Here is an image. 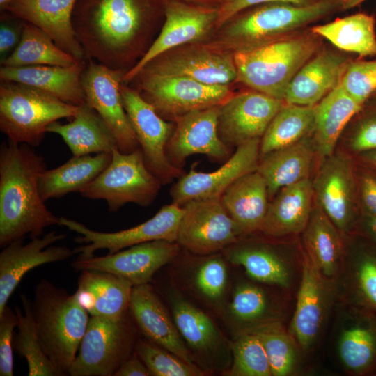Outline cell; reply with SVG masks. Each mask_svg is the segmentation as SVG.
<instances>
[{
    "instance_id": "1",
    "label": "cell",
    "mask_w": 376,
    "mask_h": 376,
    "mask_svg": "<svg viewBox=\"0 0 376 376\" xmlns=\"http://www.w3.org/2000/svg\"><path fill=\"white\" fill-rule=\"evenodd\" d=\"M162 15L164 0H77L72 22L86 59L126 72L148 51Z\"/></svg>"
},
{
    "instance_id": "2",
    "label": "cell",
    "mask_w": 376,
    "mask_h": 376,
    "mask_svg": "<svg viewBox=\"0 0 376 376\" xmlns=\"http://www.w3.org/2000/svg\"><path fill=\"white\" fill-rule=\"evenodd\" d=\"M46 169L43 157L24 143L3 142L0 148V246L41 236L50 226L59 225L45 205L39 179Z\"/></svg>"
},
{
    "instance_id": "3",
    "label": "cell",
    "mask_w": 376,
    "mask_h": 376,
    "mask_svg": "<svg viewBox=\"0 0 376 376\" xmlns=\"http://www.w3.org/2000/svg\"><path fill=\"white\" fill-rule=\"evenodd\" d=\"M340 10V1L320 0L307 6L284 1L261 3L235 15L207 42L233 54L306 29Z\"/></svg>"
},
{
    "instance_id": "4",
    "label": "cell",
    "mask_w": 376,
    "mask_h": 376,
    "mask_svg": "<svg viewBox=\"0 0 376 376\" xmlns=\"http://www.w3.org/2000/svg\"><path fill=\"white\" fill-rule=\"evenodd\" d=\"M310 28L234 53L237 81L252 90L283 100L299 70L322 47ZM284 102V101H283Z\"/></svg>"
},
{
    "instance_id": "5",
    "label": "cell",
    "mask_w": 376,
    "mask_h": 376,
    "mask_svg": "<svg viewBox=\"0 0 376 376\" xmlns=\"http://www.w3.org/2000/svg\"><path fill=\"white\" fill-rule=\"evenodd\" d=\"M31 306L45 354L63 376L68 375L90 315L74 294L45 279L36 284Z\"/></svg>"
},
{
    "instance_id": "6",
    "label": "cell",
    "mask_w": 376,
    "mask_h": 376,
    "mask_svg": "<svg viewBox=\"0 0 376 376\" xmlns=\"http://www.w3.org/2000/svg\"><path fill=\"white\" fill-rule=\"evenodd\" d=\"M78 107L32 86L1 81L0 130L13 143L39 146L47 127L61 118H74Z\"/></svg>"
},
{
    "instance_id": "7",
    "label": "cell",
    "mask_w": 376,
    "mask_h": 376,
    "mask_svg": "<svg viewBox=\"0 0 376 376\" xmlns=\"http://www.w3.org/2000/svg\"><path fill=\"white\" fill-rule=\"evenodd\" d=\"M162 185L147 167L140 148L129 153L115 148L108 166L79 194L86 198L104 200L109 210L116 212L129 203L150 205Z\"/></svg>"
},
{
    "instance_id": "8",
    "label": "cell",
    "mask_w": 376,
    "mask_h": 376,
    "mask_svg": "<svg viewBox=\"0 0 376 376\" xmlns=\"http://www.w3.org/2000/svg\"><path fill=\"white\" fill-rule=\"evenodd\" d=\"M128 311L118 319L90 317L69 375L113 376L136 345Z\"/></svg>"
},
{
    "instance_id": "9",
    "label": "cell",
    "mask_w": 376,
    "mask_h": 376,
    "mask_svg": "<svg viewBox=\"0 0 376 376\" xmlns=\"http://www.w3.org/2000/svg\"><path fill=\"white\" fill-rule=\"evenodd\" d=\"M141 96L163 118L218 106L233 93L229 85H211L176 76L141 71L132 80Z\"/></svg>"
},
{
    "instance_id": "10",
    "label": "cell",
    "mask_w": 376,
    "mask_h": 376,
    "mask_svg": "<svg viewBox=\"0 0 376 376\" xmlns=\"http://www.w3.org/2000/svg\"><path fill=\"white\" fill-rule=\"evenodd\" d=\"M183 207L175 203L164 205L152 218L130 228L106 233L91 230L84 224L60 217L59 225L79 234L74 240L82 245L74 249L79 258L94 256L100 249L113 253L131 246L155 240L176 242Z\"/></svg>"
},
{
    "instance_id": "11",
    "label": "cell",
    "mask_w": 376,
    "mask_h": 376,
    "mask_svg": "<svg viewBox=\"0 0 376 376\" xmlns=\"http://www.w3.org/2000/svg\"><path fill=\"white\" fill-rule=\"evenodd\" d=\"M120 91L125 110L136 134L148 169L161 181L168 184L185 173L168 159L166 147L174 125L159 115L140 92L121 83Z\"/></svg>"
},
{
    "instance_id": "12",
    "label": "cell",
    "mask_w": 376,
    "mask_h": 376,
    "mask_svg": "<svg viewBox=\"0 0 376 376\" xmlns=\"http://www.w3.org/2000/svg\"><path fill=\"white\" fill-rule=\"evenodd\" d=\"M184 213L176 242L193 253L207 256L223 251L241 236L221 198L191 200Z\"/></svg>"
},
{
    "instance_id": "13",
    "label": "cell",
    "mask_w": 376,
    "mask_h": 376,
    "mask_svg": "<svg viewBox=\"0 0 376 376\" xmlns=\"http://www.w3.org/2000/svg\"><path fill=\"white\" fill-rule=\"evenodd\" d=\"M313 180L314 200L342 235L351 233L360 214L357 168L350 157L333 153L322 159Z\"/></svg>"
},
{
    "instance_id": "14",
    "label": "cell",
    "mask_w": 376,
    "mask_h": 376,
    "mask_svg": "<svg viewBox=\"0 0 376 376\" xmlns=\"http://www.w3.org/2000/svg\"><path fill=\"white\" fill-rule=\"evenodd\" d=\"M142 70L211 85H229L237 81L233 55L201 42L167 51L148 63Z\"/></svg>"
},
{
    "instance_id": "15",
    "label": "cell",
    "mask_w": 376,
    "mask_h": 376,
    "mask_svg": "<svg viewBox=\"0 0 376 376\" xmlns=\"http://www.w3.org/2000/svg\"><path fill=\"white\" fill-rule=\"evenodd\" d=\"M125 72L87 59L81 81L85 101L100 116L114 135L118 150L131 152L139 145L125 110L120 86Z\"/></svg>"
},
{
    "instance_id": "16",
    "label": "cell",
    "mask_w": 376,
    "mask_h": 376,
    "mask_svg": "<svg viewBox=\"0 0 376 376\" xmlns=\"http://www.w3.org/2000/svg\"><path fill=\"white\" fill-rule=\"evenodd\" d=\"M219 8L164 1V22L146 54L127 72L123 83L131 82L157 56L185 45L201 42L215 31Z\"/></svg>"
},
{
    "instance_id": "17",
    "label": "cell",
    "mask_w": 376,
    "mask_h": 376,
    "mask_svg": "<svg viewBox=\"0 0 376 376\" xmlns=\"http://www.w3.org/2000/svg\"><path fill=\"white\" fill-rule=\"evenodd\" d=\"M303 251L301 281L289 333L306 350L320 335L337 289L336 279L324 276Z\"/></svg>"
},
{
    "instance_id": "18",
    "label": "cell",
    "mask_w": 376,
    "mask_h": 376,
    "mask_svg": "<svg viewBox=\"0 0 376 376\" xmlns=\"http://www.w3.org/2000/svg\"><path fill=\"white\" fill-rule=\"evenodd\" d=\"M260 144V139L242 144L221 167L212 172L196 171L191 167L172 186V203L182 206L191 200L221 198L237 180L257 171Z\"/></svg>"
},
{
    "instance_id": "19",
    "label": "cell",
    "mask_w": 376,
    "mask_h": 376,
    "mask_svg": "<svg viewBox=\"0 0 376 376\" xmlns=\"http://www.w3.org/2000/svg\"><path fill=\"white\" fill-rule=\"evenodd\" d=\"M284 102L252 90L233 94L219 105L218 132L230 148L261 139Z\"/></svg>"
},
{
    "instance_id": "20",
    "label": "cell",
    "mask_w": 376,
    "mask_h": 376,
    "mask_svg": "<svg viewBox=\"0 0 376 376\" xmlns=\"http://www.w3.org/2000/svg\"><path fill=\"white\" fill-rule=\"evenodd\" d=\"M180 250L177 242L155 240L104 256L78 257L72 266L78 271L93 269L109 272L128 280L134 286L149 283L155 273L174 259Z\"/></svg>"
},
{
    "instance_id": "21",
    "label": "cell",
    "mask_w": 376,
    "mask_h": 376,
    "mask_svg": "<svg viewBox=\"0 0 376 376\" xmlns=\"http://www.w3.org/2000/svg\"><path fill=\"white\" fill-rule=\"evenodd\" d=\"M219 105L196 111L174 119L175 126L166 147L169 162L182 169L185 159L196 154L214 161L227 160L230 148L218 132Z\"/></svg>"
},
{
    "instance_id": "22",
    "label": "cell",
    "mask_w": 376,
    "mask_h": 376,
    "mask_svg": "<svg viewBox=\"0 0 376 376\" xmlns=\"http://www.w3.org/2000/svg\"><path fill=\"white\" fill-rule=\"evenodd\" d=\"M55 230L32 238L23 244V239L3 247L0 253V313L7 306L12 293L24 276L42 265L61 262L76 254L64 246H51L65 237Z\"/></svg>"
},
{
    "instance_id": "23",
    "label": "cell",
    "mask_w": 376,
    "mask_h": 376,
    "mask_svg": "<svg viewBox=\"0 0 376 376\" xmlns=\"http://www.w3.org/2000/svg\"><path fill=\"white\" fill-rule=\"evenodd\" d=\"M352 58L338 49L322 47L288 85L285 103L315 106L337 87Z\"/></svg>"
},
{
    "instance_id": "24",
    "label": "cell",
    "mask_w": 376,
    "mask_h": 376,
    "mask_svg": "<svg viewBox=\"0 0 376 376\" xmlns=\"http://www.w3.org/2000/svg\"><path fill=\"white\" fill-rule=\"evenodd\" d=\"M170 302L173 320L189 349L209 367L225 365L230 344L210 317L178 293L171 295Z\"/></svg>"
},
{
    "instance_id": "25",
    "label": "cell",
    "mask_w": 376,
    "mask_h": 376,
    "mask_svg": "<svg viewBox=\"0 0 376 376\" xmlns=\"http://www.w3.org/2000/svg\"><path fill=\"white\" fill-rule=\"evenodd\" d=\"M129 310L141 333L152 343L196 364V359L170 318L154 288L149 284L134 285Z\"/></svg>"
},
{
    "instance_id": "26",
    "label": "cell",
    "mask_w": 376,
    "mask_h": 376,
    "mask_svg": "<svg viewBox=\"0 0 376 376\" xmlns=\"http://www.w3.org/2000/svg\"><path fill=\"white\" fill-rule=\"evenodd\" d=\"M77 0H13L1 11H8L47 33L55 43L77 61H86L72 22Z\"/></svg>"
},
{
    "instance_id": "27",
    "label": "cell",
    "mask_w": 376,
    "mask_h": 376,
    "mask_svg": "<svg viewBox=\"0 0 376 376\" xmlns=\"http://www.w3.org/2000/svg\"><path fill=\"white\" fill-rule=\"evenodd\" d=\"M133 288L130 281L116 274L84 269L74 295L91 316L118 319L129 310Z\"/></svg>"
},
{
    "instance_id": "28",
    "label": "cell",
    "mask_w": 376,
    "mask_h": 376,
    "mask_svg": "<svg viewBox=\"0 0 376 376\" xmlns=\"http://www.w3.org/2000/svg\"><path fill=\"white\" fill-rule=\"evenodd\" d=\"M86 63L87 60L80 61L71 66L1 65L0 79L32 86L64 102L79 106L86 102L81 77Z\"/></svg>"
},
{
    "instance_id": "29",
    "label": "cell",
    "mask_w": 376,
    "mask_h": 376,
    "mask_svg": "<svg viewBox=\"0 0 376 376\" xmlns=\"http://www.w3.org/2000/svg\"><path fill=\"white\" fill-rule=\"evenodd\" d=\"M313 205V182L309 178L282 188L269 203L260 232L272 237L303 233Z\"/></svg>"
},
{
    "instance_id": "30",
    "label": "cell",
    "mask_w": 376,
    "mask_h": 376,
    "mask_svg": "<svg viewBox=\"0 0 376 376\" xmlns=\"http://www.w3.org/2000/svg\"><path fill=\"white\" fill-rule=\"evenodd\" d=\"M337 343L339 359L354 375L372 372L376 366V315L352 306Z\"/></svg>"
},
{
    "instance_id": "31",
    "label": "cell",
    "mask_w": 376,
    "mask_h": 376,
    "mask_svg": "<svg viewBox=\"0 0 376 376\" xmlns=\"http://www.w3.org/2000/svg\"><path fill=\"white\" fill-rule=\"evenodd\" d=\"M46 131L59 135L73 156L112 152L118 148L112 132L97 112L86 102L78 107L77 114L70 123L61 124L55 121Z\"/></svg>"
},
{
    "instance_id": "32",
    "label": "cell",
    "mask_w": 376,
    "mask_h": 376,
    "mask_svg": "<svg viewBox=\"0 0 376 376\" xmlns=\"http://www.w3.org/2000/svg\"><path fill=\"white\" fill-rule=\"evenodd\" d=\"M221 199L241 235L260 231L269 206V194L266 182L258 171L237 180Z\"/></svg>"
},
{
    "instance_id": "33",
    "label": "cell",
    "mask_w": 376,
    "mask_h": 376,
    "mask_svg": "<svg viewBox=\"0 0 376 376\" xmlns=\"http://www.w3.org/2000/svg\"><path fill=\"white\" fill-rule=\"evenodd\" d=\"M363 106L340 85L315 105L311 139L315 153L320 158L323 159L334 153L341 134Z\"/></svg>"
},
{
    "instance_id": "34",
    "label": "cell",
    "mask_w": 376,
    "mask_h": 376,
    "mask_svg": "<svg viewBox=\"0 0 376 376\" xmlns=\"http://www.w3.org/2000/svg\"><path fill=\"white\" fill-rule=\"evenodd\" d=\"M315 154L311 134L260 157L257 171L266 182L269 198L282 188L309 178Z\"/></svg>"
},
{
    "instance_id": "35",
    "label": "cell",
    "mask_w": 376,
    "mask_h": 376,
    "mask_svg": "<svg viewBox=\"0 0 376 376\" xmlns=\"http://www.w3.org/2000/svg\"><path fill=\"white\" fill-rule=\"evenodd\" d=\"M226 259L244 268L254 281L289 288L292 269L288 260L269 244L238 240L224 250Z\"/></svg>"
},
{
    "instance_id": "36",
    "label": "cell",
    "mask_w": 376,
    "mask_h": 376,
    "mask_svg": "<svg viewBox=\"0 0 376 376\" xmlns=\"http://www.w3.org/2000/svg\"><path fill=\"white\" fill-rule=\"evenodd\" d=\"M111 159L112 152L73 156L56 168L45 169L39 179L42 199L45 202L71 192L79 193L108 166Z\"/></svg>"
},
{
    "instance_id": "37",
    "label": "cell",
    "mask_w": 376,
    "mask_h": 376,
    "mask_svg": "<svg viewBox=\"0 0 376 376\" xmlns=\"http://www.w3.org/2000/svg\"><path fill=\"white\" fill-rule=\"evenodd\" d=\"M304 250L324 276L336 279L344 257L342 234L315 201L303 231Z\"/></svg>"
},
{
    "instance_id": "38",
    "label": "cell",
    "mask_w": 376,
    "mask_h": 376,
    "mask_svg": "<svg viewBox=\"0 0 376 376\" xmlns=\"http://www.w3.org/2000/svg\"><path fill=\"white\" fill-rule=\"evenodd\" d=\"M345 253V287L353 306L376 315V247L357 235Z\"/></svg>"
},
{
    "instance_id": "39",
    "label": "cell",
    "mask_w": 376,
    "mask_h": 376,
    "mask_svg": "<svg viewBox=\"0 0 376 376\" xmlns=\"http://www.w3.org/2000/svg\"><path fill=\"white\" fill-rule=\"evenodd\" d=\"M375 17L357 13L324 24L310 27L313 33L329 41L345 52L359 57L376 56Z\"/></svg>"
},
{
    "instance_id": "40",
    "label": "cell",
    "mask_w": 376,
    "mask_h": 376,
    "mask_svg": "<svg viewBox=\"0 0 376 376\" xmlns=\"http://www.w3.org/2000/svg\"><path fill=\"white\" fill-rule=\"evenodd\" d=\"M229 318L237 334L265 324L281 322V312L269 293L249 282L238 284L228 307Z\"/></svg>"
},
{
    "instance_id": "41",
    "label": "cell",
    "mask_w": 376,
    "mask_h": 376,
    "mask_svg": "<svg viewBox=\"0 0 376 376\" xmlns=\"http://www.w3.org/2000/svg\"><path fill=\"white\" fill-rule=\"evenodd\" d=\"M314 120L315 106L284 102L260 139V158L310 136Z\"/></svg>"
},
{
    "instance_id": "42",
    "label": "cell",
    "mask_w": 376,
    "mask_h": 376,
    "mask_svg": "<svg viewBox=\"0 0 376 376\" xmlns=\"http://www.w3.org/2000/svg\"><path fill=\"white\" fill-rule=\"evenodd\" d=\"M78 61H80L60 48L45 31L25 22L17 46L1 65L8 67L71 66Z\"/></svg>"
},
{
    "instance_id": "43",
    "label": "cell",
    "mask_w": 376,
    "mask_h": 376,
    "mask_svg": "<svg viewBox=\"0 0 376 376\" xmlns=\"http://www.w3.org/2000/svg\"><path fill=\"white\" fill-rule=\"evenodd\" d=\"M22 310L15 308L18 318L17 333L13 349L28 364L29 376H63L45 354L33 318L31 301L25 294L20 296Z\"/></svg>"
},
{
    "instance_id": "44",
    "label": "cell",
    "mask_w": 376,
    "mask_h": 376,
    "mask_svg": "<svg viewBox=\"0 0 376 376\" xmlns=\"http://www.w3.org/2000/svg\"><path fill=\"white\" fill-rule=\"evenodd\" d=\"M251 331H253L263 343L272 376H287L295 372L298 363L297 343L281 322L265 324Z\"/></svg>"
},
{
    "instance_id": "45",
    "label": "cell",
    "mask_w": 376,
    "mask_h": 376,
    "mask_svg": "<svg viewBox=\"0 0 376 376\" xmlns=\"http://www.w3.org/2000/svg\"><path fill=\"white\" fill-rule=\"evenodd\" d=\"M232 363L224 372L227 376H272L267 354L253 331L238 333L230 342Z\"/></svg>"
},
{
    "instance_id": "46",
    "label": "cell",
    "mask_w": 376,
    "mask_h": 376,
    "mask_svg": "<svg viewBox=\"0 0 376 376\" xmlns=\"http://www.w3.org/2000/svg\"><path fill=\"white\" fill-rule=\"evenodd\" d=\"M135 353L154 376H203L205 372L169 350L146 340L139 339Z\"/></svg>"
},
{
    "instance_id": "47",
    "label": "cell",
    "mask_w": 376,
    "mask_h": 376,
    "mask_svg": "<svg viewBox=\"0 0 376 376\" xmlns=\"http://www.w3.org/2000/svg\"><path fill=\"white\" fill-rule=\"evenodd\" d=\"M194 289L205 300L220 302L227 289L228 272L225 260L219 255H207L196 265L192 276Z\"/></svg>"
},
{
    "instance_id": "48",
    "label": "cell",
    "mask_w": 376,
    "mask_h": 376,
    "mask_svg": "<svg viewBox=\"0 0 376 376\" xmlns=\"http://www.w3.org/2000/svg\"><path fill=\"white\" fill-rule=\"evenodd\" d=\"M339 85L354 101L364 105L376 91V60H352Z\"/></svg>"
},
{
    "instance_id": "49",
    "label": "cell",
    "mask_w": 376,
    "mask_h": 376,
    "mask_svg": "<svg viewBox=\"0 0 376 376\" xmlns=\"http://www.w3.org/2000/svg\"><path fill=\"white\" fill-rule=\"evenodd\" d=\"M371 100L353 118L347 134L346 147L357 156L376 151V100Z\"/></svg>"
},
{
    "instance_id": "50",
    "label": "cell",
    "mask_w": 376,
    "mask_h": 376,
    "mask_svg": "<svg viewBox=\"0 0 376 376\" xmlns=\"http://www.w3.org/2000/svg\"><path fill=\"white\" fill-rule=\"evenodd\" d=\"M18 318L15 311L6 306L0 313V375H13V334Z\"/></svg>"
},
{
    "instance_id": "51",
    "label": "cell",
    "mask_w": 376,
    "mask_h": 376,
    "mask_svg": "<svg viewBox=\"0 0 376 376\" xmlns=\"http://www.w3.org/2000/svg\"><path fill=\"white\" fill-rule=\"evenodd\" d=\"M0 62L2 63L17 46L26 22L8 11L1 12Z\"/></svg>"
},
{
    "instance_id": "52",
    "label": "cell",
    "mask_w": 376,
    "mask_h": 376,
    "mask_svg": "<svg viewBox=\"0 0 376 376\" xmlns=\"http://www.w3.org/2000/svg\"><path fill=\"white\" fill-rule=\"evenodd\" d=\"M356 172L360 211L376 216V171L359 164Z\"/></svg>"
},
{
    "instance_id": "53",
    "label": "cell",
    "mask_w": 376,
    "mask_h": 376,
    "mask_svg": "<svg viewBox=\"0 0 376 376\" xmlns=\"http://www.w3.org/2000/svg\"><path fill=\"white\" fill-rule=\"evenodd\" d=\"M320 0H226L219 8L215 31L240 11L261 3L284 1L301 6L315 3Z\"/></svg>"
},
{
    "instance_id": "54",
    "label": "cell",
    "mask_w": 376,
    "mask_h": 376,
    "mask_svg": "<svg viewBox=\"0 0 376 376\" xmlns=\"http://www.w3.org/2000/svg\"><path fill=\"white\" fill-rule=\"evenodd\" d=\"M353 230L376 247V216L360 211Z\"/></svg>"
},
{
    "instance_id": "55",
    "label": "cell",
    "mask_w": 376,
    "mask_h": 376,
    "mask_svg": "<svg viewBox=\"0 0 376 376\" xmlns=\"http://www.w3.org/2000/svg\"><path fill=\"white\" fill-rule=\"evenodd\" d=\"M142 360L134 352L120 365L113 376H150Z\"/></svg>"
},
{
    "instance_id": "56",
    "label": "cell",
    "mask_w": 376,
    "mask_h": 376,
    "mask_svg": "<svg viewBox=\"0 0 376 376\" xmlns=\"http://www.w3.org/2000/svg\"><path fill=\"white\" fill-rule=\"evenodd\" d=\"M164 1H178L188 4L219 8L226 0H164Z\"/></svg>"
},
{
    "instance_id": "57",
    "label": "cell",
    "mask_w": 376,
    "mask_h": 376,
    "mask_svg": "<svg viewBox=\"0 0 376 376\" xmlns=\"http://www.w3.org/2000/svg\"><path fill=\"white\" fill-rule=\"evenodd\" d=\"M357 157L359 164L376 171V151L365 152Z\"/></svg>"
},
{
    "instance_id": "58",
    "label": "cell",
    "mask_w": 376,
    "mask_h": 376,
    "mask_svg": "<svg viewBox=\"0 0 376 376\" xmlns=\"http://www.w3.org/2000/svg\"><path fill=\"white\" fill-rule=\"evenodd\" d=\"M366 0H340L341 10H347L359 6Z\"/></svg>"
},
{
    "instance_id": "59",
    "label": "cell",
    "mask_w": 376,
    "mask_h": 376,
    "mask_svg": "<svg viewBox=\"0 0 376 376\" xmlns=\"http://www.w3.org/2000/svg\"><path fill=\"white\" fill-rule=\"evenodd\" d=\"M13 0H0V10L2 11L4 8Z\"/></svg>"
},
{
    "instance_id": "60",
    "label": "cell",
    "mask_w": 376,
    "mask_h": 376,
    "mask_svg": "<svg viewBox=\"0 0 376 376\" xmlns=\"http://www.w3.org/2000/svg\"><path fill=\"white\" fill-rule=\"evenodd\" d=\"M370 100H376V91H375V93L373 94L372 97H370Z\"/></svg>"
},
{
    "instance_id": "61",
    "label": "cell",
    "mask_w": 376,
    "mask_h": 376,
    "mask_svg": "<svg viewBox=\"0 0 376 376\" xmlns=\"http://www.w3.org/2000/svg\"><path fill=\"white\" fill-rule=\"evenodd\" d=\"M329 1H340V0H329Z\"/></svg>"
}]
</instances>
